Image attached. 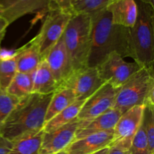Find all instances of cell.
<instances>
[{
    "mask_svg": "<svg viewBox=\"0 0 154 154\" xmlns=\"http://www.w3.org/2000/svg\"><path fill=\"white\" fill-rule=\"evenodd\" d=\"M91 17V42L87 66L97 67L113 53L131 57L129 29L114 24L108 8Z\"/></svg>",
    "mask_w": 154,
    "mask_h": 154,
    "instance_id": "obj_1",
    "label": "cell"
},
{
    "mask_svg": "<svg viewBox=\"0 0 154 154\" xmlns=\"http://www.w3.org/2000/svg\"><path fill=\"white\" fill-rule=\"evenodd\" d=\"M53 93H31L20 99L7 118L0 125V134L9 141L42 130Z\"/></svg>",
    "mask_w": 154,
    "mask_h": 154,
    "instance_id": "obj_2",
    "label": "cell"
},
{
    "mask_svg": "<svg viewBox=\"0 0 154 154\" xmlns=\"http://www.w3.org/2000/svg\"><path fill=\"white\" fill-rule=\"evenodd\" d=\"M138 17L133 27L129 29L131 58L141 68L153 71L154 8L135 0Z\"/></svg>",
    "mask_w": 154,
    "mask_h": 154,
    "instance_id": "obj_3",
    "label": "cell"
},
{
    "mask_svg": "<svg viewBox=\"0 0 154 154\" xmlns=\"http://www.w3.org/2000/svg\"><path fill=\"white\" fill-rule=\"evenodd\" d=\"M72 72L87 67L91 42V17L72 14L63 35Z\"/></svg>",
    "mask_w": 154,
    "mask_h": 154,
    "instance_id": "obj_4",
    "label": "cell"
},
{
    "mask_svg": "<svg viewBox=\"0 0 154 154\" xmlns=\"http://www.w3.org/2000/svg\"><path fill=\"white\" fill-rule=\"evenodd\" d=\"M153 81V71L140 69L118 89L113 108L122 114L133 107L144 106L149 87Z\"/></svg>",
    "mask_w": 154,
    "mask_h": 154,
    "instance_id": "obj_5",
    "label": "cell"
},
{
    "mask_svg": "<svg viewBox=\"0 0 154 154\" xmlns=\"http://www.w3.org/2000/svg\"><path fill=\"white\" fill-rule=\"evenodd\" d=\"M72 15L59 9L48 11L39 33L35 36L42 60L62 37Z\"/></svg>",
    "mask_w": 154,
    "mask_h": 154,
    "instance_id": "obj_6",
    "label": "cell"
},
{
    "mask_svg": "<svg viewBox=\"0 0 154 154\" xmlns=\"http://www.w3.org/2000/svg\"><path fill=\"white\" fill-rule=\"evenodd\" d=\"M96 68L101 79L117 89L122 87L131 77L142 69L135 61L126 62L117 53L108 56Z\"/></svg>",
    "mask_w": 154,
    "mask_h": 154,
    "instance_id": "obj_7",
    "label": "cell"
},
{
    "mask_svg": "<svg viewBox=\"0 0 154 154\" xmlns=\"http://www.w3.org/2000/svg\"><path fill=\"white\" fill-rule=\"evenodd\" d=\"M104 83L99 76L97 68L87 66L73 71L58 88L70 89L76 96L77 100H86Z\"/></svg>",
    "mask_w": 154,
    "mask_h": 154,
    "instance_id": "obj_8",
    "label": "cell"
},
{
    "mask_svg": "<svg viewBox=\"0 0 154 154\" xmlns=\"http://www.w3.org/2000/svg\"><path fill=\"white\" fill-rule=\"evenodd\" d=\"M144 105L132 108L120 115L113 129V141L111 145L117 144L129 150L132 141L141 124Z\"/></svg>",
    "mask_w": 154,
    "mask_h": 154,
    "instance_id": "obj_9",
    "label": "cell"
},
{
    "mask_svg": "<svg viewBox=\"0 0 154 154\" xmlns=\"http://www.w3.org/2000/svg\"><path fill=\"white\" fill-rule=\"evenodd\" d=\"M118 89L104 83L93 95L86 99L78 115V120H89L113 108Z\"/></svg>",
    "mask_w": 154,
    "mask_h": 154,
    "instance_id": "obj_10",
    "label": "cell"
},
{
    "mask_svg": "<svg viewBox=\"0 0 154 154\" xmlns=\"http://www.w3.org/2000/svg\"><path fill=\"white\" fill-rule=\"evenodd\" d=\"M79 124L80 120L76 119L51 132H44L38 154H56L65 150L75 141Z\"/></svg>",
    "mask_w": 154,
    "mask_h": 154,
    "instance_id": "obj_11",
    "label": "cell"
},
{
    "mask_svg": "<svg viewBox=\"0 0 154 154\" xmlns=\"http://www.w3.org/2000/svg\"><path fill=\"white\" fill-rule=\"evenodd\" d=\"M45 60L54 75L58 88L72 72L63 35L48 52Z\"/></svg>",
    "mask_w": 154,
    "mask_h": 154,
    "instance_id": "obj_12",
    "label": "cell"
},
{
    "mask_svg": "<svg viewBox=\"0 0 154 154\" xmlns=\"http://www.w3.org/2000/svg\"><path fill=\"white\" fill-rule=\"evenodd\" d=\"M2 15L9 25L19 18L38 11L49 10L51 0H0Z\"/></svg>",
    "mask_w": 154,
    "mask_h": 154,
    "instance_id": "obj_13",
    "label": "cell"
},
{
    "mask_svg": "<svg viewBox=\"0 0 154 154\" xmlns=\"http://www.w3.org/2000/svg\"><path fill=\"white\" fill-rule=\"evenodd\" d=\"M121 113L111 108L101 115L89 120H80V124L75 133V139H80L95 133L113 130L120 118Z\"/></svg>",
    "mask_w": 154,
    "mask_h": 154,
    "instance_id": "obj_14",
    "label": "cell"
},
{
    "mask_svg": "<svg viewBox=\"0 0 154 154\" xmlns=\"http://www.w3.org/2000/svg\"><path fill=\"white\" fill-rule=\"evenodd\" d=\"M113 141V130L95 133L71 143L65 151L67 154H93L109 147Z\"/></svg>",
    "mask_w": 154,
    "mask_h": 154,
    "instance_id": "obj_15",
    "label": "cell"
},
{
    "mask_svg": "<svg viewBox=\"0 0 154 154\" xmlns=\"http://www.w3.org/2000/svg\"><path fill=\"white\" fill-rule=\"evenodd\" d=\"M13 54L17 72L31 73L35 72L42 61L36 37L16 50Z\"/></svg>",
    "mask_w": 154,
    "mask_h": 154,
    "instance_id": "obj_16",
    "label": "cell"
},
{
    "mask_svg": "<svg viewBox=\"0 0 154 154\" xmlns=\"http://www.w3.org/2000/svg\"><path fill=\"white\" fill-rule=\"evenodd\" d=\"M114 24L132 28L138 17V5L135 0H115L108 8Z\"/></svg>",
    "mask_w": 154,
    "mask_h": 154,
    "instance_id": "obj_17",
    "label": "cell"
},
{
    "mask_svg": "<svg viewBox=\"0 0 154 154\" xmlns=\"http://www.w3.org/2000/svg\"><path fill=\"white\" fill-rule=\"evenodd\" d=\"M57 89V84L48 63L42 60L34 75L32 93L42 95L54 93Z\"/></svg>",
    "mask_w": 154,
    "mask_h": 154,
    "instance_id": "obj_18",
    "label": "cell"
},
{
    "mask_svg": "<svg viewBox=\"0 0 154 154\" xmlns=\"http://www.w3.org/2000/svg\"><path fill=\"white\" fill-rule=\"evenodd\" d=\"M44 130L27 134L12 141V147L8 154H38Z\"/></svg>",
    "mask_w": 154,
    "mask_h": 154,
    "instance_id": "obj_19",
    "label": "cell"
},
{
    "mask_svg": "<svg viewBox=\"0 0 154 154\" xmlns=\"http://www.w3.org/2000/svg\"><path fill=\"white\" fill-rule=\"evenodd\" d=\"M76 100V96L72 90L66 87H60L57 89L53 93L48 105L45 115V123L49 121L54 116L61 112Z\"/></svg>",
    "mask_w": 154,
    "mask_h": 154,
    "instance_id": "obj_20",
    "label": "cell"
},
{
    "mask_svg": "<svg viewBox=\"0 0 154 154\" xmlns=\"http://www.w3.org/2000/svg\"><path fill=\"white\" fill-rule=\"evenodd\" d=\"M85 101L86 100H76L70 105H69L67 108L63 110L61 112L54 116L49 121L46 122L43 129L44 132H51L76 120L78 118L80 110Z\"/></svg>",
    "mask_w": 154,
    "mask_h": 154,
    "instance_id": "obj_21",
    "label": "cell"
},
{
    "mask_svg": "<svg viewBox=\"0 0 154 154\" xmlns=\"http://www.w3.org/2000/svg\"><path fill=\"white\" fill-rule=\"evenodd\" d=\"M35 72L31 73L17 72L6 91L20 99L32 93Z\"/></svg>",
    "mask_w": 154,
    "mask_h": 154,
    "instance_id": "obj_22",
    "label": "cell"
},
{
    "mask_svg": "<svg viewBox=\"0 0 154 154\" xmlns=\"http://www.w3.org/2000/svg\"><path fill=\"white\" fill-rule=\"evenodd\" d=\"M115 0H75L71 7V14L91 15L107 8Z\"/></svg>",
    "mask_w": 154,
    "mask_h": 154,
    "instance_id": "obj_23",
    "label": "cell"
},
{
    "mask_svg": "<svg viewBox=\"0 0 154 154\" xmlns=\"http://www.w3.org/2000/svg\"><path fill=\"white\" fill-rule=\"evenodd\" d=\"M17 72V70L13 54H3L0 50V89L7 90Z\"/></svg>",
    "mask_w": 154,
    "mask_h": 154,
    "instance_id": "obj_24",
    "label": "cell"
},
{
    "mask_svg": "<svg viewBox=\"0 0 154 154\" xmlns=\"http://www.w3.org/2000/svg\"><path fill=\"white\" fill-rule=\"evenodd\" d=\"M142 124L145 131L150 153H154V106H144Z\"/></svg>",
    "mask_w": 154,
    "mask_h": 154,
    "instance_id": "obj_25",
    "label": "cell"
},
{
    "mask_svg": "<svg viewBox=\"0 0 154 154\" xmlns=\"http://www.w3.org/2000/svg\"><path fill=\"white\" fill-rule=\"evenodd\" d=\"M19 101L20 99L0 89V125L5 120Z\"/></svg>",
    "mask_w": 154,
    "mask_h": 154,
    "instance_id": "obj_26",
    "label": "cell"
},
{
    "mask_svg": "<svg viewBox=\"0 0 154 154\" xmlns=\"http://www.w3.org/2000/svg\"><path fill=\"white\" fill-rule=\"evenodd\" d=\"M129 151L131 154H151L149 150L148 142L142 122L132 139Z\"/></svg>",
    "mask_w": 154,
    "mask_h": 154,
    "instance_id": "obj_27",
    "label": "cell"
},
{
    "mask_svg": "<svg viewBox=\"0 0 154 154\" xmlns=\"http://www.w3.org/2000/svg\"><path fill=\"white\" fill-rule=\"evenodd\" d=\"M74 1L75 0H51L49 10L59 9V10H62L63 11L69 12L71 14V7Z\"/></svg>",
    "mask_w": 154,
    "mask_h": 154,
    "instance_id": "obj_28",
    "label": "cell"
},
{
    "mask_svg": "<svg viewBox=\"0 0 154 154\" xmlns=\"http://www.w3.org/2000/svg\"><path fill=\"white\" fill-rule=\"evenodd\" d=\"M12 147V141L0 134V154H8Z\"/></svg>",
    "mask_w": 154,
    "mask_h": 154,
    "instance_id": "obj_29",
    "label": "cell"
},
{
    "mask_svg": "<svg viewBox=\"0 0 154 154\" xmlns=\"http://www.w3.org/2000/svg\"><path fill=\"white\" fill-rule=\"evenodd\" d=\"M107 154H131L129 150L123 147H120V146L117 145V144H112L110 145L109 149H108V152Z\"/></svg>",
    "mask_w": 154,
    "mask_h": 154,
    "instance_id": "obj_30",
    "label": "cell"
},
{
    "mask_svg": "<svg viewBox=\"0 0 154 154\" xmlns=\"http://www.w3.org/2000/svg\"><path fill=\"white\" fill-rule=\"evenodd\" d=\"M9 26L8 22L2 17H0V38H4L7 27Z\"/></svg>",
    "mask_w": 154,
    "mask_h": 154,
    "instance_id": "obj_31",
    "label": "cell"
},
{
    "mask_svg": "<svg viewBox=\"0 0 154 154\" xmlns=\"http://www.w3.org/2000/svg\"><path fill=\"white\" fill-rule=\"evenodd\" d=\"M138 1L141 2L146 3V4L150 5V6L154 8V0H138Z\"/></svg>",
    "mask_w": 154,
    "mask_h": 154,
    "instance_id": "obj_32",
    "label": "cell"
},
{
    "mask_svg": "<svg viewBox=\"0 0 154 154\" xmlns=\"http://www.w3.org/2000/svg\"><path fill=\"white\" fill-rule=\"evenodd\" d=\"M108 149H109V147H106V148L102 149V150H99V151H98V152H96V153H94L93 154H107L108 152Z\"/></svg>",
    "mask_w": 154,
    "mask_h": 154,
    "instance_id": "obj_33",
    "label": "cell"
},
{
    "mask_svg": "<svg viewBox=\"0 0 154 154\" xmlns=\"http://www.w3.org/2000/svg\"><path fill=\"white\" fill-rule=\"evenodd\" d=\"M56 154H67V153H66V152L64 150H62V151H60V152H58V153H56Z\"/></svg>",
    "mask_w": 154,
    "mask_h": 154,
    "instance_id": "obj_34",
    "label": "cell"
},
{
    "mask_svg": "<svg viewBox=\"0 0 154 154\" xmlns=\"http://www.w3.org/2000/svg\"><path fill=\"white\" fill-rule=\"evenodd\" d=\"M2 8L1 4H0V17H2Z\"/></svg>",
    "mask_w": 154,
    "mask_h": 154,
    "instance_id": "obj_35",
    "label": "cell"
},
{
    "mask_svg": "<svg viewBox=\"0 0 154 154\" xmlns=\"http://www.w3.org/2000/svg\"><path fill=\"white\" fill-rule=\"evenodd\" d=\"M2 38H0V44H1V42H2Z\"/></svg>",
    "mask_w": 154,
    "mask_h": 154,
    "instance_id": "obj_36",
    "label": "cell"
}]
</instances>
